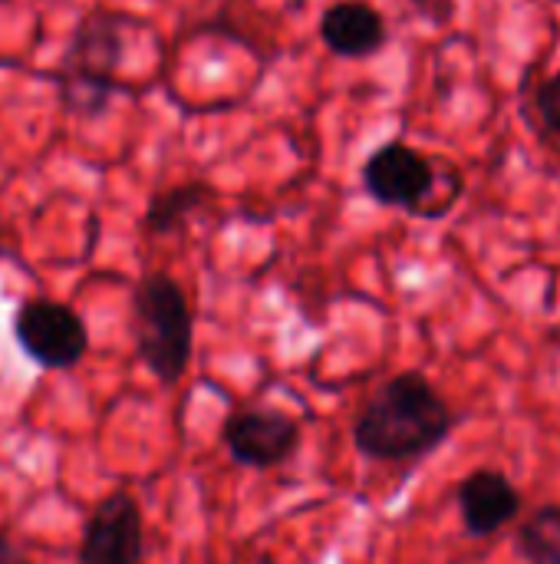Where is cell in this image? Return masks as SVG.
Instances as JSON below:
<instances>
[{
    "label": "cell",
    "instance_id": "cell-1",
    "mask_svg": "<svg viewBox=\"0 0 560 564\" xmlns=\"http://www.w3.org/2000/svg\"><path fill=\"white\" fill-rule=\"evenodd\" d=\"M455 416L429 377L403 370L389 377L353 423V446L376 463H413L439 449Z\"/></svg>",
    "mask_w": 560,
    "mask_h": 564
},
{
    "label": "cell",
    "instance_id": "cell-2",
    "mask_svg": "<svg viewBox=\"0 0 560 564\" xmlns=\"http://www.w3.org/2000/svg\"><path fill=\"white\" fill-rule=\"evenodd\" d=\"M132 334H135V350L149 367V373L158 383L175 387L191 364L195 321H191L188 297L172 274L149 271L135 284Z\"/></svg>",
    "mask_w": 560,
    "mask_h": 564
},
{
    "label": "cell",
    "instance_id": "cell-3",
    "mask_svg": "<svg viewBox=\"0 0 560 564\" xmlns=\"http://www.w3.org/2000/svg\"><path fill=\"white\" fill-rule=\"evenodd\" d=\"M122 17L109 10H92L76 23L56 76L59 99L69 112L83 119L102 116L109 99L119 93L116 73L122 63Z\"/></svg>",
    "mask_w": 560,
    "mask_h": 564
},
{
    "label": "cell",
    "instance_id": "cell-4",
    "mask_svg": "<svg viewBox=\"0 0 560 564\" xmlns=\"http://www.w3.org/2000/svg\"><path fill=\"white\" fill-rule=\"evenodd\" d=\"M13 340L23 357L43 370H73L89 350L86 321L59 301L33 297L13 314Z\"/></svg>",
    "mask_w": 560,
    "mask_h": 564
},
{
    "label": "cell",
    "instance_id": "cell-5",
    "mask_svg": "<svg viewBox=\"0 0 560 564\" xmlns=\"http://www.w3.org/2000/svg\"><path fill=\"white\" fill-rule=\"evenodd\" d=\"M366 195L383 208H403L419 218L426 202L432 198L439 165L432 155L413 149L409 142H383L370 152V159L360 169Z\"/></svg>",
    "mask_w": 560,
    "mask_h": 564
},
{
    "label": "cell",
    "instance_id": "cell-6",
    "mask_svg": "<svg viewBox=\"0 0 560 564\" xmlns=\"http://www.w3.org/2000/svg\"><path fill=\"white\" fill-rule=\"evenodd\" d=\"M142 509L129 492H112L89 512L79 539V564H142Z\"/></svg>",
    "mask_w": 560,
    "mask_h": 564
},
{
    "label": "cell",
    "instance_id": "cell-7",
    "mask_svg": "<svg viewBox=\"0 0 560 564\" xmlns=\"http://www.w3.org/2000/svg\"><path fill=\"white\" fill-rule=\"evenodd\" d=\"M224 446L238 466L274 469L300 446V423L284 410H238L224 423Z\"/></svg>",
    "mask_w": 560,
    "mask_h": 564
},
{
    "label": "cell",
    "instance_id": "cell-8",
    "mask_svg": "<svg viewBox=\"0 0 560 564\" xmlns=\"http://www.w3.org/2000/svg\"><path fill=\"white\" fill-rule=\"evenodd\" d=\"M455 502H459V512H462L469 535H475V539H488V535L502 532L521 512L518 489L498 469L469 473L455 489Z\"/></svg>",
    "mask_w": 560,
    "mask_h": 564
},
{
    "label": "cell",
    "instance_id": "cell-9",
    "mask_svg": "<svg viewBox=\"0 0 560 564\" xmlns=\"http://www.w3.org/2000/svg\"><path fill=\"white\" fill-rule=\"evenodd\" d=\"M320 40L337 56L370 59L386 46L389 26H386V17L373 3L340 0L320 13Z\"/></svg>",
    "mask_w": 560,
    "mask_h": 564
},
{
    "label": "cell",
    "instance_id": "cell-10",
    "mask_svg": "<svg viewBox=\"0 0 560 564\" xmlns=\"http://www.w3.org/2000/svg\"><path fill=\"white\" fill-rule=\"evenodd\" d=\"M215 198V188L208 182H182V185H172L158 195L149 198V208H145V218H142V228L149 235H172L178 231L195 212H201L208 202Z\"/></svg>",
    "mask_w": 560,
    "mask_h": 564
},
{
    "label": "cell",
    "instance_id": "cell-11",
    "mask_svg": "<svg viewBox=\"0 0 560 564\" xmlns=\"http://www.w3.org/2000/svg\"><path fill=\"white\" fill-rule=\"evenodd\" d=\"M528 564H560V506H538L515 539Z\"/></svg>",
    "mask_w": 560,
    "mask_h": 564
},
{
    "label": "cell",
    "instance_id": "cell-12",
    "mask_svg": "<svg viewBox=\"0 0 560 564\" xmlns=\"http://www.w3.org/2000/svg\"><path fill=\"white\" fill-rule=\"evenodd\" d=\"M525 119L545 139H560V73L538 83L525 79Z\"/></svg>",
    "mask_w": 560,
    "mask_h": 564
},
{
    "label": "cell",
    "instance_id": "cell-13",
    "mask_svg": "<svg viewBox=\"0 0 560 564\" xmlns=\"http://www.w3.org/2000/svg\"><path fill=\"white\" fill-rule=\"evenodd\" d=\"M436 165H439V178H436L432 198H429V202H426V208L419 212V218H426V221H439V218H446V215L455 208V202L462 198V192H465V178H462V172H459L452 162L436 159Z\"/></svg>",
    "mask_w": 560,
    "mask_h": 564
},
{
    "label": "cell",
    "instance_id": "cell-14",
    "mask_svg": "<svg viewBox=\"0 0 560 564\" xmlns=\"http://www.w3.org/2000/svg\"><path fill=\"white\" fill-rule=\"evenodd\" d=\"M416 3V10L422 13V17H429L436 26H442L452 13H455V3L452 0H413Z\"/></svg>",
    "mask_w": 560,
    "mask_h": 564
},
{
    "label": "cell",
    "instance_id": "cell-15",
    "mask_svg": "<svg viewBox=\"0 0 560 564\" xmlns=\"http://www.w3.org/2000/svg\"><path fill=\"white\" fill-rule=\"evenodd\" d=\"M0 564H33L13 542H10V535L7 532H0Z\"/></svg>",
    "mask_w": 560,
    "mask_h": 564
}]
</instances>
